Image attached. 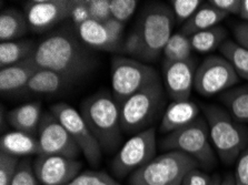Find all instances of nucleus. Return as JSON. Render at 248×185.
<instances>
[{"instance_id": "32", "label": "nucleus", "mask_w": 248, "mask_h": 185, "mask_svg": "<svg viewBox=\"0 0 248 185\" xmlns=\"http://www.w3.org/2000/svg\"><path fill=\"white\" fill-rule=\"evenodd\" d=\"M10 185H39V181L33 170V164L29 158L19 162L17 172Z\"/></svg>"}, {"instance_id": "3", "label": "nucleus", "mask_w": 248, "mask_h": 185, "mask_svg": "<svg viewBox=\"0 0 248 185\" xmlns=\"http://www.w3.org/2000/svg\"><path fill=\"white\" fill-rule=\"evenodd\" d=\"M202 110L220 160L225 164L234 163L248 145V128L217 105H205Z\"/></svg>"}, {"instance_id": "39", "label": "nucleus", "mask_w": 248, "mask_h": 185, "mask_svg": "<svg viewBox=\"0 0 248 185\" xmlns=\"http://www.w3.org/2000/svg\"><path fill=\"white\" fill-rule=\"evenodd\" d=\"M212 182L213 176H209L201 170L194 169L184 177L182 185H212Z\"/></svg>"}, {"instance_id": "12", "label": "nucleus", "mask_w": 248, "mask_h": 185, "mask_svg": "<svg viewBox=\"0 0 248 185\" xmlns=\"http://www.w3.org/2000/svg\"><path fill=\"white\" fill-rule=\"evenodd\" d=\"M37 138L39 142V156L77 158L81 153L79 146L70 137L68 131L50 111L44 112Z\"/></svg>"}, {"instance_id": "34", "label": "nucleus", "mask_w": 248, "mask_h": 185, "mask_svg": "<svg viewBox=\"0 0 248 185\" xmlns=\"http://www.w3.org/2000/svg\"><path fill=\"white\" fill-rule=\"evenodd\" d=\"M87 5L93 20L104 24L111 18L110 0H87Z\"/></svg>"}, {"instance_id": "38", "label": "nucleus", "mask_w": 248, "mask_h": 185, "mask_svg": "<svg viewBox=\"0 0 248 185\" xmlns=\"http://www.w3.org/2000/svg\"><path fill=\"white\" fill-rule=\"evenodd\" d=\"M105 27L107 29L108 35L111 40L112 44L116 48V50L120 47V43H122V37L124 32V28H125V25L124 22H120L116 20L115 18H109L106 22H104Z\"/></svg>"}, {"instance_id": "29", "label": "nucleus", "mask_w": 248, "mask_h": 185, "mask_svg": "<svg viewBox=\"0 0 248 185\" xmlns=\"http://www.w3.org/2000/svg\"><path fill=\"white\" fill-rule=\"evenodd\" d=\"M66 185H122L105 172L86 171L81 172Z\"/></svg>"}, {"instance_id": "30", "label": "nucleus", "mask_w": 248, "mask_h": 185, "mask_svg": "<svg viewBox=\"0 0 248 185\" xmlns=\"http://www.w3.org/2000/svg\"><path fill=\"white\" fill-rule=\"evenodd\" d=\"M170 3L175 18L179 22H186L204 2L202 0H171Z\"/></svg>"}, {"instance_id": "31", "label": "nucleus", "mask_w": 248, "mask_h": 185, "mask_svg": "<svg viewBox=\"0 0 248 185\" xmlns=\"http://www.w3.org/2000/svg\"><path fill=\"white\" fill-rule=\"evenodd\" d=\"M19 162V157L0 152V185L11 184Z\"/></svg>"}, {"instance_id": "6", "label": "nucleus", "mask_w": 248, "mask_h": 185, "mask_svg": "<svg viewBox=\"0 0 248 185\" xmlns=\"http://www.w3.org/2000/svg\"><path fill=\"white\" fill-rule=\"evenodd\" d=\"M161 148L168 151H180L195 158L198 164L206 169H210L216 163L207 121L201 116L187 127L166 134L161 140Z\"/></svg>"}, {"instance_id": "42", "label": "nucleus", "mask_w": 248, "mask_h": 185, "mask_svg": "<svg viewBox=\"0 0 248 185\" xmlns=\"http://www.w3.org/2000/svg\"><path fill=\"white\" fill-rule=\"evenodd\" d=\"M239 17L248 22V0H242V9H240Z\"/></svg>"}, {"instance_id": "27", "label": "nucleus", "mask_w": 248, "mask_h": 185, "mask_svg": "<svg viewBox=\"0 0 248 185\" xmlns=\"http://www.w3.org/2000/svg\"><path fill=\"white\" fill-rule=\"evenodd\" d=\"M220 54L228 60L239 78L248 81V50L234 40L227 39L221 44Z\"/></svg>"}, {"instance_id": "33", "label": "nucleus", "mask_w": 248, "mask_h": 185, "mask_svg": "<svg viewBox=\"0 0 248 185\" xmlns=\"http://www.w3.org/2000/svg\"><path fill=\"white\" fill-rule=\"evenodd\" d=\"M137 6L136 0H110L111 17L125 24L133 16Z\"/></svg>"}, {"instance_id": "21", "label": "nucleus", "mask_w": 248, "mask_h": 185, "mask_svg": "<svg viewBox=\"0 0 248 185\" xmlns=\"http://www.w3.org/2000/svg\"><path fill=\"white\" fill-rule=\"evenodd\" d=\"M227 16L228 14L217 9L212 3H202L194 16L184 22L180 32L187 37H191L197 32L216 27Z\"/></svg>"}, {"instance_id": "8", "label": "nucleus", "mask_w": 248, "mask_h": 185, "mask_svg": "<svg viewBox=\"0 0 248 185\" xmlns=\"http://www.w3.org/2000/svg\"><path fill=\"white\" fill-rule=\"evenodd\" d=\"M176 18L172 10L163 3L148 6L141 14L138 31L145 43L146 60H156L172 36Z\"/></svg>"}, {"instance_id": "20", "label": "nucleus", "mask_w": 248, "mask_h": 185, "mask_svg": "<svg viewBox=\"0 0 248 185\" xmlns=\"http://www.w3.org/2000/svg\"><path fill=\"white\" fill-rule=\"evenodd\" d=\"M0 152L16 157L39 156V142L37 135L21 131H13L3 134L0 140Z\"/></svg>"}, {"instance_id": "19", "label": "nucleus", "mask_w": 248, "mask_h": 185, "mask_svg": "<svg viewBox=\"0 0 248 185\" xmlns=\"http://www.w3.org/2000/svg\"><path fill=\"white\" fill-rule=\"evenodd\" d=\"M43 114L40 102H28L10 110L7 114V120L16 131L36 135L38 134Z\"/></svg>"}, {"instance_id": "2", "label": "nucleus", "mask_w": 248, "mask_h": 185, "mask_svg": "<svg viewBox=\"0 0 248 185\" xmlns=\"http://www.w3.org/2000/svg\"><path fill=\"white\" fill-rule=\"evenodd\" d=\"M80 114L87 123L100 148L110 153L122 143L123 129L120 108L108 91H99L81 102Z\"/></svg>"}, {"instance_id": "18", "label": "nucleus", "mask_w": 248, "mask_h": 185, "mask_svg": "<svg viewBox=\"0 0 248 185\" xmlns=\"http://www.w3.org/2000/svg\"><path fill=\"white\" fill-rule=\"evenodd\" d=\"M75 81L66 75L60 74L51 70L39 69L30 79L29 84L22 93L38 94V96H52L63 91L74 85Z\"/></svg>"}, {"instance_id": "1", "label": "nucleus", "mask_w": 248, "mask_h": 185, "mask_svg": "<svg viewBox=\"0 0 248 185\" xmlns=\"http://www.w3.org/2000/svg\"><path fill=\"white\" fill-rule=\"evenodd\" d=\"M32 59L39 69L51 70L77 82L95 67L93 50L73 29H60L43 39Z\"/></svg>"}, {"instance_id": "4", "label": "nucleus", "mask_w": 248, "mask_h": 185, "mask_svg": "<svg viewBox=\"0 0 248 185\" xmlns=\"http://www.w3.org/2000/svg\"><path fill=\"white\" fill-rule=\"evenodd\" d=\"M165 88L161 80L141 89L120 105V122L123 132L137 134L150 129L165 105Z\"/></svg>"}, {"instance_id": "44", "label": "nucleus", "mask_w": 248, "mask_h": 185, "mask_svg": "<svg viewBox=\"0 0 248 185\" xmlns=\"http://www.w3.org/2000/svg\"><path fill=\"white\" fill-rule=\"evenodd\" d=\"M220 183H221V180H220L219 175H214L212 185H220Z\"/></svg>"}, {"instance_id": "35", "label": "nucleus", "mask_w": 248, "mask_h": 185, "mask_svg": "<svg viewBox=\"0 0 248 185\" xmlns=\"http://www.w3.org/2000/svg\"><path fill=\"white\" fill-rule=\"evenodd\" d=\"M123 50L125 51V54L131 57L145 58V43L137 29L127 37L123 44Z\"/></svg>"}, {"instance_id": "7", "label": "nucleus", "mask_w": 248, "mask_h": 185, "mask_svg": "<svg viewBox=\"0 0 248 185\" xmlns=\"http://www.w3.org/2000/svg\"><path fill=\"white\" fill-rule=\"evenodd\" d=\"M110 73L112 97L119 108L133 94L160 79L153 67L119 56L111 60Z\"/></svg>"}, {"instance_id": "41", "label": "nucleus", "mask_w": 248, "mask_h": 185, "mask_svg": "<svg viewBox=\"0 0 248 185\" xmlns=\"http://www.w3.org/2000/svg\"><path fill=\"white\" fill-rule=\"evenodd\" d=\"M232 32H234L236 43L248 50V22L245 21L242 24H237L234 27Z\"/></svg>"}, {"instance_id": "13", "label": "nucleus", "mask_w": 248, "mask_h": 185, "mask_svg": "<svg viewBox=\"0 0 248 185\" xmlns=\"http://www.w3.org/2000/svg\"><path fill=\"white\" fill-rule=\"evenodd\" d=\"M81 162L59 156H37L33 170L44 185H66L80 174Z\"/></svg>"}, {"instance_id": "37", "label": "nucleus", "mask_w": 248, "mask_h": 185, "mask_svg": "<svg viewBox=\"0 0 248 185\" xmlns=\"http://www.w3.org/2000/svg\"><path fill=\"white\" fill-rule=\"evenodd\" d=\"M234 177L236 185H248V145L238 157Z\"/></svg>"}, {"instance_id": "16", "label": "nucleus", "mask_w": 248, "mask_h": 185, "mask_svg": "<svg viewBox=\"0 0 248 185\" xmlns=\"http://www.w3.org/2000/svg\"><path fill=\"white\" fill-rule=\"evenodd\" d=\"M39 68L32 57L16 65L0 69V90L2 93L22 92L30 79L37 73Z\"/></svg>"}, {"instance_id": "23", "label": "nucleus", "mask_w": 248, "mask_h": 185, "mask_svg": "<svg viewBox=\"0 0 248 185\" xmlns=\"http://www.w3.org/2000/svg\"><path fill=\"white\" fill-rule=\"evenodd\" d=\"M29 25L25 13L16 8H8L0 14V41L19 40L28 32Z\"/></svg>"}, {"instance_id": "17", "label": "nucleus", "mask_w": 248, "mask_h": 185, "mask_svg": "<svg viewBox=\"0 0 248 185\" xmlns=\"http://www.w3.org/2000/svg\"><path fill=\"white\" fill-rule=\"evenodd\" d=\"M199 115L198 105L193 101H172L165 110L159 130L169 134L194 122Z\"/></svg>"}, {"instance_id": "24", "label": "nucleus", "mask_w": 248, "mask_h": 185, "mask_svg": "<svg viewBox=\"0 0 248 185\" xmlns=\"http://www.w3.org/2000/svg\"><path fill=\"white\" fill-rule=\"evenodd\" d=\"M38 44L30 39L0 43V69L31 58Z\"/></svg>"}, {"instance_id": "14", "label": "nucleus", "mask_w": 248, "mask_h": 185, "mask_svg": "<svg viewBox=\"0 0 248 185\" xmlns=\"http://www.w3.org/2000/svg\"><path fill=\"white\" fill-rule=\"evenodd\" d=\"M70 0H31L25 5L29 28L37 33L47 31L69 18Z\"/></svg>"}, {"instance_id": "15", "label": "nucleus", "mask_w": 248, "mask_h": 185, "mask_svg": "<svg viewBox=\"0 0 248 185\" xmlns=\"http://www.w3.org/2000/svg\"><path fill=\"white\" fill-rule=\"evenodd\" d=\"M197 68L191 58L186 61H165L163 65L164 88L172 101L189 100Z\"/></svg>"}, {"instance_id": "10", "label": "nucleus", "mask_w": 248, "mask_h": 185, "mask_svg": "<svg viewBox=\"0 0 248 185\" xmlns=\"http://www.w3.org/2000/svg\"><path fill=\"white\" fill-rule=\"evenodd\" d=\"M239 82L234 68L223 56H209L195 72L194 86L204 97H213L232 89Z\"/></svg>"}, {"instance_id": "5", "label": "nucleus", "mask_w": 248, "mask_h": 185, "mask_svg": "<svg viewBox=\"0 0 248 185\" xmlns=\"http://www.w3.org/2000/svg\"><path fill=\"white\" fill-rule=\"evenodd\" d=\"M198 162L180 151H168L131 173L129 185H182Z\"/></svg>"}, {"instance_id": "28", "label": "nucleus", "mask_w": 248, "mask_h": 185, "mask_svg": "<svg viewBox=\"0 0 248 185\" xmlns=\"http://www.w3.org/2000/svg\"><path fill=\"white\" fill-rule=\"evenodd\" d=\"M191 47L189 37L183 35L182 32L174 33L168 40V43L164 48L165 61L178 62L186 61L191 59Z\"/></svg>"}, {"instance_id": "22", "label": "nucleus", "mask_w": 248, "mask_h": 185, "mask_svg": "<svg viewBox=\"0 0 248 185\" xmlns=\"http://www.w3.org/2000/svg\"><path fill=\"white\" fill-rule=\"evenodd\" d=\"M74 28L80 40L88 48L101 51L116 50L103 22L90 19L79 26H74Z\"/></svg>"}, {"instance_id": "25", "label": "nucleus", "mask_w": 248, "mask_h": 185, "mask_svg": "<svg viewBox=\"0 0 248 185\" xmlns=\"http://www.w3.org/2000/svg\"><path fill=\"white\" fill-rule=\"evenodd\" d=\"M219 100L239 123H248V85L236 86L220 94Z\"/></svg>"}, {"instance_id": "36", "label": "nucleus", "mask_w": 248, "mask_h": 185, "mask_svg": "<svg viewBox=\"0 0 248 185\" xmlns=\"http://www.w3.org/2000/svg\"><path fill=\"white\" fill-rule=\"evenodd\" d=\"M69 18L74 26H79L92 19L88 9L87 0H70Z\"/></svg>"}, {"instance_id": "11", "label": "nucleus", "mask_w": 248, "mask_h": 185, "mask_svg": "<svg viewBox=\"0 0 248 185\" xmlns=\"http://www.w3.org/2000/svg\"><path fill=\"white\" fill-rule=\"evenodd\" d=\"M49 110L68 131L70 137L79 146L81 153L84 154L88 163L98 165L101 161L103 150L93 137L80 112L63 102L52 104Z\"/></svg>"}, {"instance_id": "26", "label": "nucleus", "mask_w": 248, "mask_h": 185, "mask_svg": "<svg viewBox=\"0 0 248 185\" xmlns=\"http://www.w3.org/2000/svg\"><path fill=\"white\" fill-rule=\"evenodd\" d=\"M227 30L220 26L210 28L204 31L197 32L189 37L193 50L199 54H208L217 48H220L225 41L227 40Z\"/></svg>"}, {"instance_id": "43", "label": "nucleus", "mask_w": 248, "mask_h": 185, "mask_svg": "<svg viewBox=\"0 0 248 185\" xmlns=\"http://www.w3.org/2000/svg\"><path fill=\"white\" fill-rule=\"evenodd\" d=\"M220 185H236L234 175L227 174L226 176L224 177L223 180H221V183H220Z\"/></svg>"}, {"instance_id": "9", "label": "nucleus", "mask_w": 248, "mask_h": 185, "mask_svg": "<svg viewBox=\"0 0 248 185\" xmlns=\"http://www.w3.org/2000/svg\"><path fill=\"white\" fill-rule=\"evenodd\" d=\"M156 129L150 128L131 137L123 144L111 163L116 176L124 177L144 167L155 157Z\"/></svg>"}, {"instance_id": "40", "label": "nucleus", "mask_w": 248, "mask_h": 185, "mask_svg": "<svg viewBox=\"0 0 248 185\" xmlns=\"http://www.w3.org/2000/svg\"><path fill=\"white\" fill-rule=\"evenodd\" d=\"M208 2L226 14H239L242 9V0H210Z\"/></svg>"}]
</instances>
